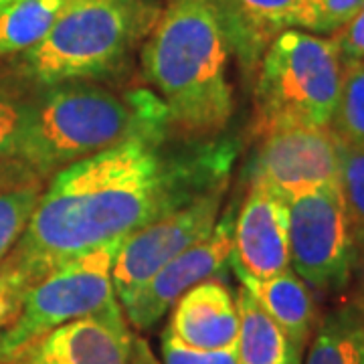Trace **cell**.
Instances as JSON below:
<instances>
[{
    "label": "cell",
    "instance_id": "cell-1",
    "mask_svg": "<svg viewBox=\"0 0 364 364\" xmlns=\"http://www.w3.org/2000/svg\"><path fill=\"white\" fill-rule=\"evenodd\" d=\"M170 132L136 136L55 172L25 233L0 263L21 294L47 273L112 241H124L170 210L229 181V144L170 148Z\"/></svg>",
    "mask_w": 364,
    "mask_h": 364
},
{
    "label": "cell",
    "instance_id": "cell-2",
    "mask_svg": "<svg viewBox=\"0 0 364 364\" xmlns=\"http://www.w3.org/2000/svg\"><path fill=\"white\" fill-rule=\"evenodd\" d=\"M231 49L210 0H166L144 39V79L166 105L172 130L191 140L219 136L235 109Z\"/></svg>",
    "mask_w": 364,
    "mask_h": 364
},
{
    "label": "cell",
    "instance_id": "cell-3",
    "mask_svg": "<svg viewBox=\"0 0 364 364\" xmlns=\"http://www.w3.org/2000/svg\"><path fill=\"white\" fill-rule=\"evenodd\" d=\"M162 132H172L168 109L152 90L63 83L33 104L14 158L45 178L130 138Z\"/></svg>",
    "mask_w": 364,
    "mask_h": 364
},
{
    "label": "cell",
    "instance_id": "cell-4",
    "mask_svg": "<svg viewBox=\"0 0 364 364\" xmlns=\"http://www.w3.org/2000/svg\"><path fill=\"white\" fill-rule=\"evenodd\" d=\"M154 0H67L51 31L23 53V71L43 87L116 73L156 23Z\"/></svg>",
    "mask_w": 364,
    "mask_h": 364
},
{
    "label": "cell",
    "instance_id": "cell-5",
    "mask_svg": "<svg viewBox=\"0 0 364 364\" xmlns=\"http://www.w3.org/2000/svg\"><path fill=\"white\" fill-rule=\"evenodd\" d=\"M344 65L334 39L287 28L263 53L255 71V138L279 128H328L336 114Z\"/></svg>",
    "mask_w": 364,
    "mask_h": 364
},
{
    "label": "cell",
    "instance_id": "cell-6",
    "mask_svg": "<svg viewBox=\"0 0 364 364\" xmlns=\"http://www.w3.org/2000/svg\"><path fill=\"white\" fill-rule=\"evenodd\" d=\"M119 245L122 241L105 243L26 287L14 318L0 332V363L11 360L26 344L57 326L117 308L112 267Z\"/></svg>",
    "mask_w": 364,
    "mask_h": 364
},
{
    "label": "cell",
    "instance_id": "cell-7",
    "mask_svg": "<svg viewBox=\"0 0 364 364\" xmlns=\"http://www.w3.org/2000/svg\"><path fill=\"white\" fill-rule=\"evenodd\" d=\"M287 208L291 269L322 294L344 291L356 272L358 249L340 182L294 196Z\"/></svg>",
    "mask_w": 364,
    "mask_h": 364
},
{
    "label": "cell",
    "instance_id": "cell-8",
    "mask_svg": "<svg viewBox=\"0 0 364 364\" xmlns=\"http://www.w3.org/2000/svg\"><path fill=\"white\" fill-rule=\"evenodd\" d=\"M227 191L229 181L208 188L122 241L112 267V284L119 306L142 289L166 263L213 233Z\"/></svg>",
    "mask_w": 364,
    "mask_h": 364
},
{
    "label": "cell",
    "instance_id": "cell-9",
    "mask_svg": "<svg viewBox=\"0 0 364 364\" xmlns=\"http://www.w3.org/2000/svg\"><path fill=\"white\" fill-rule=\"evenodd\" d=\"M257 142L249 182L263 184L286 200L340 182L338 138L330 126L279 128Z\"/></svg>",
    "mask_w": 364,
    "mask_h": 364
},
{
    "label": "cell",
    "instance_id": "cell-10",
    "mask_svg": "<svg viewBox=\"0 0 364 364\" xmlns=\"http://www.w3.org/2000/svg\"><path fill=\"white\" fill-rule=\"evenodd\" d=\"M233 231L235 207H227L207 239L166 263L142 289L122 304L126 318L138 330H148L160 322L182 294L213 279L227 265L233 253Z\"/></svg>",
    "mask_w": 364,
    "mask_h": 364
},
{
    "label": "cell",
    "instance_id": "cell-11",
    "mask_svg": "<svg viewBox=\"0 0 364 364\" xmlns=\"http://www.w3.org/2000/svg\"><path fill=\"white\" fill-rule=\"evenodd\" d=\"M237 277L243 282L269 279L291 267L287 200L267 186L249 182V193L235 215L233 253Z\"/></svg>",
    "mask_w": 364,
    "mask_h": 364
},
{
    "label": "cell",
    "instance_id": "cell-12",
    "mask_svg": "<svg viewBox=\"0 0 364 364\" xmlns=\"http://www.w3.org/2000/svg\"><path fill=\"white\" fill-rule=\"evenodd\" d=\"M132 332L122 306L43 334L6 364H130Z\"/></svg>",
    "mask_w": 364,
    "mask_h": 364
},
{
    "label": "cell",
    "instance_id": "cell-13",
    "mask_svg": "<svg viewBox=\"0 0 364 364\" xmlns=\"http://www.w3.org/2000/svg\"><path fill=\"white\" fill-rule=\"evenodd\" d=\"M229 49L253 77L263 53L287 28H306L308 0H210Z\"/></svg>",
    "mask_w": 364,
    "mask_h": 364
},
{
    "label": "cell",
    "instance_id": "cell-14",
    "mask_svg": "<svg viewBox=\"0 0 364 364\" xmlns=\"http://www.w3.org/2000/svg\"><path fill=\"white\" fill-rule=\"evenodd\" d=\"M168 330L198 350L235 346L239 336V312L231 289L217 279L191 287L172 306Z\"/></svg>",
    "mask_w": 364,
    "mask_h": 364
},
{
    "label": "cell",
    "instance_id": "cell-15",
    "mask_svg": "<svg viewBox=\"0 0 364 364\" xmlns=\"http://www.w3.org/2000/svg\"><path fill=\"white\" fill-rule=\"evenodd\" d=\"M275 324L304 350L312 336L318 310L308 284L291 267L261 282H243Z\"/></svg>",
    "mask_w": 364,
    "mask_h": 364
},
{
    "label": "cell",
    "instance_id": "cell-16",
    "mask_svg": "<svg viewBox=\"0 0 364 364\" xmlns=\"http://www.w3.org/2000/svg\"><path fill=\"white\" fill-rule=\"evenodd\" d=\"M237 364H301L304 350L269 318L247 287L237 291Z\"/></svg>",
    "mask_w": 364,
    "mask_h": 364
},
{
    "label": "cell",
    "instance_id": "cell-17",
    "mask_svg": "<svg viewBox=\"0 0 364 364\" xmlns=\"http://www.w3.org/2000/svg\"><path fill=\"white\" fill-rule=\"evenodd\" d=\"M301 364H364V318L352 301L320 322Z\"/></svg>",
    "mask_w": 364,
    "mask_h": 364
},
{
    "label": "cell",
    "instance_id": "cell-18",
    "mask_svg": "<svg viewBox=\"0 0 364 364\" xmlns=\"http://www.w3.org/2000/svg\"><path fill=\"white\" fill-rule=\"evenodd\" d=\"M67 0H18L0 11V57L23 55L51 31Z\"/></svg>",
    "mask_w": 364,
    "mask_h": 364
},
{
    "label": "cell",
    "instance_id": "cell-19",
    "mask_svg": "<svg viewBox=\"0 0 364 364\" xmlns=\"http://www.w3.org/2000/svg\"><path fill=\"white\" fill-rule=\"evenodd\" d=\"M43 188V178L31 172L0 186V263L25 233Z\"/></svg>",
    "mask_w": 364,
    "mask_h": 364
},
{
    "label": "cell",
    "instance_id": "cell-20",
    "mask_svg": "<svg viewBox=\"0 0 364 364\" xmlns=\"http://www.w3.org/2000/svg\"><path fill=\"white\" fill-rule=\"evenodd\" d=\"M330 130L340 142L364 148V59L344 65L340 100Z\"/></svg>",
    "mask_w": 364,
    "mask_h": 364
},
{
    "label": "cell",
    "instance_id": "cell-21",
    "mask_svg": "<svg viewBox=\"0 0 364 364\" xmlns=\"http://www.w3.org/2000/svg\"><path fill=\"white\" fill-rule=\"evenodd\" d=\"M338 152L340 191L348 210L358 257H364V148L338 140Z\"/></svg>",
    "mask_w": 364,
    "mask_h": 364
},
{
    "label": "cell",
    "instance_id": "cell-22",
    "mask_svg": "<svg viewBox=\"0 0 364 364\" xmlns=\"http://www.w3.org/2000/svg\"><path fill=\"white\" fill-rule=\"evenodd\" d=\"M33 104L9 91H0V162L14 158Z\"/></svg>",
    "mask_w": 364,
    "mask_h": 364
},
{
    "label": "cell",
    "instance_id": "cell-23",
    "mask_svg": "<svg viewBox=\"0 0 364 364\" xmlns=\"http://www.w3.org/2000/svg\"><path fill=\"white\" fill-rule=\"evenodd\" d=\"M364 0H308L306 31L314 35L338 33L363 9Z\"/></svg>",
    "mask_w": 364,
    "mask_h": 364
},
{
    "label": "cell",
    "instance_id": "cell-24",
    "mask_svg": "<svg viewBox=\"0 0 364 364\" xmlns=\"http://www.w3.org/2000/svg\"><path fill=\"white\" fill-rule=\"evenodd\" d=\"M162 364H237L235 346L221 350H198L178 340L168 328L160 336Z\"/></svg>",
    "mask_w": 364,
    "mask_h": 364
},
{
    "label": "cell",
    "instance_id": "cell-25",
    "mask_svg": "<svg viewBox=\"0 0 364 364\" xmlns=\"http://www.w3.org/2000/svg\"><path fill=\"white\" fill-rule=\"evenodd\" d=\"M332 39L336 41L342 65H350L364 59V4L358 14L352 18L344 28L334 33Z\"/></svg>",
    "mask_w": 364,
    "mask_h": 364
},
{
    "label": "cell",
    "instance_id": "cell-26",
    "mask_svg": "<svg viewBox=\"0 0 364 364\" xmlns=\"http://www.w3.org/2000/svg\"><path fill=\"white\" fill-rule=\"evenodd\" d=\"M18 308V294L0 277V332L9 324Z\"/></svg>",
    "mask_w": 364,
    "mask_h": 364
},
{
    "label": "cell",
    "instance_id": "cell-27",
    "mask_svg": "<svg viewBox=\"0 0 364 364\" xmlns=\"http://www.w3.org/2000/svg\"><path fill=\"white\" fill-rule=\"evenodd\" d=\"M130 364H162L156 358V354L152 352L148 340L142 336H132V352Z\"/></svg>",
    "mask_w": 364,
    "mask_h": 364
},
{
    "label": "cell",
    "instance_id": "cell-28",
    "mask_svg": "<svg viewBox=\"0 0 364 364\" xmlns=\"http://www.w3.org/2000/svg\"><path fill=\"white\" fill-rule=\"evenodd\" d=\"M356 287H354V296H352V304L358 308V312L363 314L364 318V257H358V265H356Z\"/></svg>",
    "mask_w": 364,
    "mask_h": 364
},
{
    "label": "cell",
    "instance_id": "cell-29",
    "mask_svg": "<svg viewBox=\"0 0 364 364\" xmlns=\"http://www.w3.org/2000/svg\"><path fill=\"white\" fill-rule=\"evenodd\" d=\"M14 2H18V0H0V11H2V9H6V6H11V4H14Z\"/></svg>",
    "mask_w": 364,
    "mask_h": 364
},
{
    "label": "cell",
    "instance_id": "cell-30",
    "mask_svg": "<svg viewBox=\"0 0 364 364\" xmlns=\"http://www.w3.org/2000/svg\"><path fill=\"white\" fill-rule=\"evenodd\" d=\"M0 186H2V176H0Z\"/></svg>",
    "mask_w": 364,
    "mask_h": 364
},
{
    "label": "cell",
    "instance_id": "cell-31",
    "mask_svg": "<svg viewBox=\"0 0 364 364\" xmlns=\"http://www.w3.org/2000/svg\"><path fill=\"white\" fill-rule=\"evenodd\" d=\"M0 364H6V363H0Z\"/></svg>",
    "mask_w": 364,
    "mask_h": 364
}]
</instances>
